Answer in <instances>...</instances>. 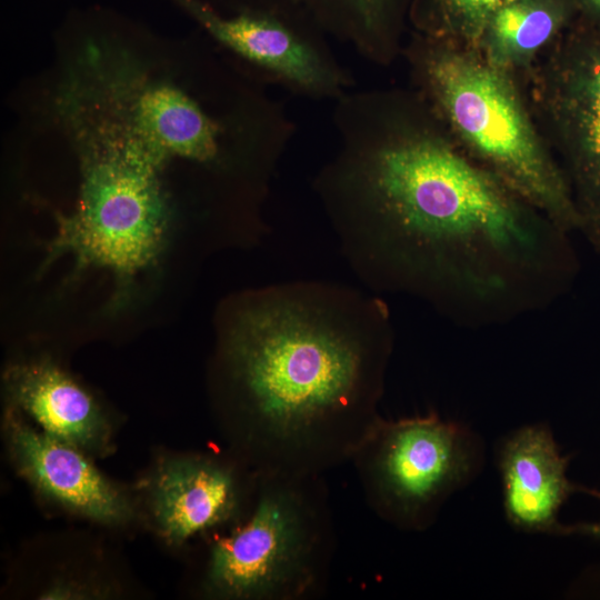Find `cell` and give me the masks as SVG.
<instances>
[{
    "label": "cell",
    "instance_id": "1",
    "mask_svg": "<svg viewBox=\"0 0 600 600\" xmlns=\"http://www.w3.org/2000/svg\"><path fill=\"white\" fill-rule=\"evenodd\" d=\"M11 152L63 162L73 174L68 208H40L54 224L40 272L70 256L74 280L112 273V308L138 273L157 263L178 212L171 176L197 169L196 120L176 93L140 81L58 83L24 93L9 109Z\"/></svg>",
    "mask_w": 600,
    "mask_h": 600
},
{
    "label": "cell",
    "instance_id": "2",
    "mask_svg": "<svg viewBox=\"0 0 600 600\" xmlns=\"http://www.w3.org/2000/svg\"><path fill=\"white\" fill-rule=\"evenodd\" d=\"M388 337L360 338L292 304L244 312L222 352L219 428L257 472L323 474L380 418Z\"/></svg>",
    "mask_w": 600,
    "mask_h": 600
},
{
    "label": "cell",
    "instance_id": "3",
    "mask_svg": "<svg viewBox=\"0 0 600 600\" xmlns=\"http://www.w3.org/2000/svg\"><path fill=\"white\" fill-rule=\"evenodd\" d=\"M204 542L197 591L206 599L318 598L336 551L323 474L258 472L247 513Z\"/></svg>",
    "mask_w": 600,
    "mask_h": 600
},
{
    "label": "cell",
    "instance_id": "4",
    "mask_svg": "<svg viewBox=\"0 0 600 600\" xmlns=\"http://www.w3.org/2000/svg\"><path fill=\"white\" fill-rule=\"evenodd\" d=\"M409 58L422 91L482 168L564 231H578L568 179L538 140L512 86L497 66L432 38L416 41Z\"/></svg>",
    "mask_w": 600,
    "mask_h": 600
},
{
    "label": "cell",
    "instance_id": "5",
    "mask_svg": "<svg viewBox=\"0 0 600 600\" xmlns=\"http://www.w3.org/2000/svg\"><path fill=\"white\" fill-rule=\"evenodd\" d=\"M350 462L377 517L401 530L423 531L446 500L480 472L483 444L469 427L434 412L380 417Z\"/></svg>",
    "mask_w": 600,
    "mask_h": 600
},
{
    "label": "cell",
    "instance_id": "6",
    "mask_svg": "<svg viewBox=\"0 0 600 600\" xmlns=\"http://www.w3.org/2000/svg\"><path fill=\"white\" fill-rule=\"evenodd\" d=\"M243 72L313 101L336 102L354 87L331 38L294 0H164Z\"/></svg>",
    "mask_w": 600,
    "mask_h": 600
},
{
    "label": "cell",
    "instance_id": "7",
    "mask_svg": "<svg viewBox=\"0 0 600 600\" xmlns=\"http://www.w3.org/2000/svg\"><path fill=\"white\" fill-rule=\"evenodd\" d=\"M257 481L258 472L230 450L166 457L144 483L150 522L170 547L206 539L247 513Z\"/></svg>",
    "mask_w": 600,
    "mask_h": 600
},
{
    "label": "cell",
    "instance_id": "8",
    "mask_svg": "<svg viewBox=\"0 0 600 600\" xmlns=\"http://www.w3.org/2000/svg\"><path fill=\"white\" fill-rule=\"evenodd\" d=\"M551 114L581 231L600 251V24L584 20L562 46L551 79Z\"/></svg>",
    "mask_w": 600,
    "mask_h": 600
},
{
    "label": "cell",
    "instance_id": "9",
    "mask_svg": "<svg viewBox=\"0 0 600 600\" xmlns=\"http://www.w3.org/2000/svg\"><path fill=\"white\" fill-rule=\"evenodd\" d=\"M3 430L16 470L47 500L107 526L128 524L138 516L132 498L101 473L81 449L31 426L10 406Z\"/></svg>",
    "mask_w": 600,
    "mask_h": 600
},
{
    "label": "cell",
    "instance_id": "10",
    "mask_svg": "<svg viewBox=\"0 0 600 600\" xmlns=\"http://www.w3.org/2000/svg\"><path fill=\"white\" fill-rule=\"evenodd\" d=\"M570 458L562 456L549 427L524 426L498 447L503 509L517 529L532 533L571 534L576 524L558 520L561 506L579 487L569 481Z\"/></svg>",
    "mask_w": 600,
    "mask_h": 600
},
{
    "label": "cell",
    "instance_id": "11",
    "mask_svg": "<svg viewBox=\"0 0 600 600\" xmlns=\"http://www.w3.org/2000/svg\"><path fill=\"white\" fill-rule=\"evenodd\" d=\"M9 406L42 431L89 456L111 453L112 424L97 400L49 358L12 363L3 372Z\"/></svg>",
    "mask_w": 600,
    "mask_h": 600
},
{
    "label": "cell",
    "instance_id": "12",
    "mask_svg": "<svg viewBox=\"0 0 600 600\" xmlns=\"http://www.w3.org/2000/svg\"><path fill=\"white\" fill-rule=\"evenodd\" d=\"M327 34L383 64L397 51L401 0H294Z\"/></svg>",
    "mask_w": 600,
    "mask_h": 600
},
{
    "label": "cell",
    "instance_id": "13",
    "mask_svg": "<svg viewBox=\"0 0 600 600\" xmlns=\"http://www.w3.org/2000/svg\"><path fill=\"white\" fill-rule=\"evenodd\" d=\"M573 9L574 0H514L499 8L484 28L491 63L530 57L556 34Z\"/></svg>",
    "mask_w": 600,
    "mask_h": 600
},
{
    "label": "cell",
    "instance_id": "14",
    "mask_svg": "<svg viewBox=\"0 0 600 600\" xmlns=\"http://www.w3.org/2000/svg\"><path fill=\"white\" fill-rule=\"evenodd\" d=\"M514 0H431L430 26L440 24L460 27L469 33L484 30L490 17L504 4Z\"/></svg>",
    "mask_w": 600,
    "mask_h": 600
},
{
    "label": "cell",
    "instance_id": "15",
    "mask_svg": "<svg viewBox=\"0 0 600 600\" xmlns=\"http://www.w3.org/2000/svg\"><path fill=\"white\" fill-rule=\"evenodd\" d=\"M584 20L600 24V0H574Z\"/></svg>",
    "mask_w": 600,
    "mask_h": 600
},
{
    "label": "cell",
    "instance_id": "16",
    "mask_svg": "<svg viewBox=\"0 0 600 600\" xmlns=\"http://www.w3.org/2000/svg\"><path fill=\"white\" fill-rule=\"evenodd\" d=\"M583 490L600 499V491L588 490L586 488H583ZM576 533H581L600 540V521L594 523L576 524Z\"/></svg>",
    "mask_w": 600,
    "mask_h": 600
}]
</instances>
